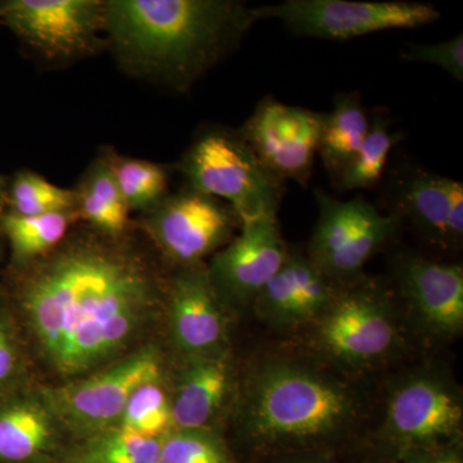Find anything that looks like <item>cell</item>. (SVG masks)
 <instances>
[{
    "mask_svg": "<svg viewBox=\"0 0 463 463\" xmlns=\"http://www.w3.org/2000/svg\"><path fill=\"white\" fill-rule=\"evenodd\" d=\"M257 21L279 20L292 35L325 41H349L388 30L416 29L440 18L432 5L358 0H285L252 7Z\"/></svg>",
    "mask_w": 463,
    "mask_h": 463,
    "instance_id": "8",
    "label": "cell"
},
{
    "mask_svg": "<svg viewBox=\"0 0 463 463\" xmlns=\"http://www.w3.org/2000/svg\"><path fill=\"white\" fill-rule=\"evenodd\" d=\"M236 429L261 461L295 453L335 455L355 437L367 397L355 377L315 356L263 353L239 383Z\"/></svg>",
    "mask_w": 463,
    "mask_h": 463,
    "instance_id": "2",
    "label": "cell"
},
{
    "mask_svg": "<svg viewBox=\"0 0 463 463\" xmlns=\"http://www.w3.org/2000/svg\"><path fill=\"white\" fill-rule=\"evenodd\" d=\"M163 438L139 437L118 428L109 429L87 438L74 458L81 463H160Z\"/></svg>",
    "mask_w": 463,
    "mask_h": 463,
    "instance_id": "25",
    "label": "cell"
},
{
    "mask_svg": "<svg viewBox=\"0 0 463 463\" xmlns=\"http://www.w3.org/2000/svg\"><path fill=\"white\" fill-rule=\"evenodd\" d=\"M316 200L318 219L307 257L336 285L364 276L365 264L389 248L403 225L362 196L341 201L317 190Z\"/></svg>",
    "mask_w": 463,
    "mask_h": 463,
    "instance_id": "7",
    "label": "cell"
},
{
    "mask_svg": "<svg viewBox=\"0 0 463 463\" xmlns=\"http://www.w3.org/2000/svg\"><path fill=\"white\" fill-rule=\"evenodd\" d=\"M462 439V392L447 370L423 365L390 383L373 439L383 463L421 450L459 446Z\"/></svg>",
    "mask_w": 463,
    "mask_h": 463,
    "instance_id": "5",
    "label": "cell"
},
{
    "mask_svg": "<svg viewBox=\"0 0 463 463\" xmlns=\"http://www.w3.org/2000/svg\"><path fill=\"white\" fill-rule=\"evenodd\" d=\"M239 381L231 349L184 361L172 401V430H215Z\"/></svg>",
    "mask_w": 463,
    "mask_h": 463,
    "instance_id": "18",
    "label": "cell"
},
{
    "mask_svg": "<svg viewBox=\"0 0 463 463\" xmlns=\"http://www.w3.org/2000/svg\"><path fill=\"white\" fill-rule=\"evenodd\" d=\"M268 463H341L335 455L327 453H295L269 459Z\"/></svg>",
    "mask_w": 463,
    "mask_h": 463,
    "instance_id": "32",
    "label": "cell"
},
{
    "mask_svg": "<svg viewBox=\"0 0 463 463\" xmlns=\"http://www.w3.org/2000/svg\"><path fill=\"white\" fill-rule=\"evenodd\" d=\"M176 170L185 185L227 203L241 225L277 219L285 194L239 129L209 125L194 137Z\"/></svg>",
    "mask_w": 463,
    "mask_h": 463,
    "instance_id": "6",
    "label": "cell"
},
{
    "mask_svg": "<svg viewBox=\"0 0 463 463\" xmlns=\"http://www.w3.org/2000/svg\"><path fill=\"white\" fill-rule=\"evenodd\" d=\"M105 155L130 213L136 210L145 214L170 194V173L166 166L121 156L111 149L105 151Z\"/></svg>",
    "mask_w": 463,
    "mask_h": 463,
    "instance_id": "24",
    "label": "cell"
},
{
    "mask_svg": "<svg viewBox=\"0 0 463 463\" xmlns=\"http://www.w3.org/2000/svg\"><path fill=\"white\" fill-rule=\"evenodd\" d=\"M75 210L80 221L109 237H123L129 227L130 210L105 152L85 170L76 185Z\"/></svg>",
    "mask_w": 463,
    "mask_h": 463,
    "instance_id": "20",
    "label": "cell"
},
{
    "mask_svg": "<svg viewBox=\"0 0 463 463\" xmlns=\"http://www.w3.org/2000/svg\"><path fill=\"white\" fill-rule=\"evenodd\" d=\"M298 334L304 352L353 377L397 362L410 336L392 283L365 273L336 285L328 306Z\"/></svg>",
    "mask_w": 463,
    "mask_h": 463,
    "instance_id": "4",
    "label": "cell"
},
{
    "mask_svg": "<svg viewBox=\"0 0 463 463\" xmlns=\"http://www.w3.org/2000/svg\"><path fill=\"white\" fill-rule=\"evenodd\" d=\"M370 120L358 91L336 94L334 109L323 118L318 147V156L332 185L361 148Z\"/></svg>",
    "mask_w": 463,
    "mask_h": 463,
    "instance_id": "21",
    "label": "cell"
},
{
    "mask_svg": "<svg viewBox=\"0 0 463 463\" xmlns=\"http://www.w3.org/2000/svg\"><path fill=\"white\" fill-rule=\"evenodd\" d=\"M142 224L175 268L203 263L241 230L239 215L231 205L187 185L145 213Z\"/></svg>",
    "mask_w": 463,
    "mask_h": 463,
    "instance_id": "12",
    "label": "cell"
},
{
    "mask_svg": "<svg viewBox=\"0 0 463 463\" xmlns=\"http://www.w3.org/2000/svg\"><path fill=\"white\" fill-rule=\"evenodd\" d=\"M5 181L3 176H0V203H2L3 199H5Z\"/></svg>",
    "mask_w": 463,
    "mask_h": 463,
    "instance_id": "33",
    "label": "cell"
},
{
    "mask_svg": "<svg viewBox=\"0 0 463 463\" xmlns=\"http://www.w3.org/2000/svg\"><path fill=\"white\" fill-rule=\"evenodd\" d=\"M239 0H106L108 48L128 74L184 93L257 24Z\"/></svg>",
    "mask_w": 463,
    "mask_h": 463,
    "instance_id": "3",
    "label": "cell"
},
{
    "mask_svg": "<svg viewBox=\"0 0 463 463\" xmlns=\"http://www.w3.org/2000/svg\"><path fill=\"white\" fill-rule=\"evenodd\" d=\"M388 463H463L462 444L411 453Z\"/></svg>",
    "mask_w": 463,
    "mask_h": 463,
    "instance_id": "30",
    "label": "cell"
},
{
    "mask_svg": "<svg viewBox=\"0 0 463 463\" xmlns=\"http://www.w3.org/2000/svg\"><path fill=\"white\" fill-rule=\"evenodd\" d=\"M370 118V129L361 148L335 182L334 188L340 194L377 187L385 176L392 148L403 138V134L392 130L385 111H374Z\"/></svg>",
    "mask_w": 463,
    "mask_h": 463,
    "instance_id": "22",
    "label": "cell"
},
{
    "mask_svg": "<svg viewBox=\"0 0 463 463\" xmlns=\"http://www.w3.org/2000/svg\"><path fill=\"white\" fill-rule=\"evenodd\" d=\"M91 233L63 241L36 261L23 306L54 370L79 376L120 354L154 309L161 281L123 237Z\"/></svg>",
    "mask_w": 463,
    "mask_h": 463,
    "instance_id": "1",
    "label": "cell"
},
{
    "mask_svg": "<svg viewBox=\"0 0 463 463\" xmlns=\"http://www.w3.org/2000/svg\"><path fill=\"white\" fill-rule=\"evenodd\" d=\"M325 114L264 97L240 132L270 173L307 187L318 156Z\"/></svg>",
    "mask_w": 463,
    "mask_h": 463,
    "instance_id": "13",
    "label": "cell"
},
{
    "mask_svg": "<svg viewBox=\"0 0 463 463\" xmlns=\"http://www.w3.org/2000/svg\"><path fill=\"white\" fill-rule=\"evenodd\" d=\"M2 18L47 62H75L108 48L106 0H11Z\"/></svg>",
    "mask_w": 463,
    "mask_h": 463,
    "instance_id": "11",
    "label": "cell"
},
{
    "mask_svg": "<svg viewBox=\"0 0 463 463\" xmlns=\"http://www.w3.org/2000/svg\"><path fill=\"white\" fill-rule=\"evenodd\" d=\"M79 221L76 210L33 216L9 213L2 224L14 258L27 264L41 260L56 250L65 241L71 225Z\"/></svg>",
    "mask_w": 463,
    "mask_h": 463,
    "instance_id": "23",
    "label": "cell"
},
{
    "mask_svg": "<svg viewBox=\"0 0 463 463\" xmlns=\"http://www.w3.org/2000/svg\"><path fill=\"white\" fill-rule=\"evenodd\" d=\"M240 231L206 264L210 282L224 309L252 307L288 254L277 219L250 222L241 225Z\"/></svg>",
    "mask_w": 463,
    "mask_h": 463,
    "instance_id": "15",
    "label": "cell"
},
{
    "mask_svg": "<svg viewBox=\"0 0 463 463\" xmlns=\"http://www.w3.org/2000/svg\"><path fill=\"white\" fill-rule=\"evenodd\" d=\"M160 463H236L215 430H172L164 435Z\"/></svg>",
    "mask_w": 463,
    "mask_h": 463,
    "instance_id": "28",
    "label": "cell"
},
{
    "mask_svg": "<svg viewBox=\"0 0 463 463\" xmlns=\"http://www.w3.org/2000/svg\"><path fill=\"white\" fill-rule=\"evenodd\" d=\"M335 283L304 252L288 248L281 269L259 292L252 309L274 331L300 332L321 315Z\"/></svg>",
    "mask_w": 463,
    "mask_h": 463,
    "instance_id": "17",
    "label": "cell"
},
{
    "mask_svg": "<svg viewBox=\"0 0 463 463\" xmlns=\"http://www.w3.org/2000/svg\"><path fill=\"white\" fill-rule=\"evenodd\" d=\"M116 428L145 438L172 431V401L160 381L143 383L133 392Z\"/></svg>",
    "mask_w": 463,
    "mask_h": 463,
    "instance_id": "26",
    "label": "cell"
},
{
    "mask_svg": "<svg viewBox=\"0 0 463 463\" xmlns=\"http://www.w3.org/2000/svg\"><path fill=\"white\" fill-rule=\"evenodd\" d=\"M402 58L408 62L430 63L443 69L457 81H463V35L437 44L405 45Z\"/></svg>",
    "mask_w": 463,
    "mask_h": 463,
    "instance_id": "29",
    "label": "cell"
},
{
    "mask_svg": "<svg viewBox=\"0 0 463 463\" xmlns=\"http://www.w3.org/2000/svg\"><path fill=\"white\" fill-rule=\"evenodd\" d=\"M157 350L143 349L87 379L44 389L43 401L63 429L90 438L116 428L129 398L143 383L161 381Z\"/></svg>",
    "mask_w": 463,
    "mask_h": 463,
    "instance_id": "10",
    "label": "cell"
},
{
    "mask_svg": "<svg viewBox=\"0 0 463 463\" xmlns=\"http://www.w3.org/2000/svg\"><path fill=\"white\" fill-rule=\"evenodd\" d=\"M41 399H24L0 410V461L45 463L60 447L61 431Z\"/></svg>",
    "mask_w": 463,
    "mask_h": 463,
    "instance_id": "19",
    "label": "cell"
},
{
    "mask_svg": "<svg viewBox=\"0 0 463 463\" xmlns=\"http://www.w3.org/2000/svg\"><path fill=\"white\" fill-rule=\"evenodd\" d=\"M16 368V346L7 327L0 322V385L14 376Z\"/></svg>",
    "mask_w": 463,
    "mask_h": 463,
    "instance_id": "31",
    "label": "cell"
},
{
    "mask_svg": "<svg viewBox=\"0 0 463 463\" xmlns=\"http://www.w3.org/2000/svg\"><path fill=\"white\" fill-rule=\"evenodd\" d=\"M392 283L410 335L448 343L463 330V268L411 250L392 254Z\"/></svg>",
    "mask_w": 463,
    "mask_h": 463,
    "instance_id": "9",
    "label": "cell"
},
{
    "mask_svg": "<svg viewBox=\"0 0 463 463\" xmlns=\"http://www.w3.org/2000/svg\"><path fill=\"white\" fill-rule=\"evenodd\" d=\"M54 463H81V462L76 461L75 458H71V459H67V461L54 462Z\"/></svg>",
    "mask_w": 463,
    "mask_h": 463,
    "instance_id": "34",
    "label": "cell"
},
{
    "mask_svg": "<svg viewBox=\"0 0 463 463\" xmlns=\"http://www.w3.org/2000/svg\"><path fill=\"white\" fill-rule=\"evenodd\" d=\"M3 7H5V3H0V18H2L3 14Z\"/></svg>",
    "mask_w": 463,
    "mask_h": 463,
    "instance_id": "35",
    "label": "cell"
},
{
    "mask_svg": "<svg viewBox=\"0 0 463 463\" xmlns=\"http://www.w3.org/2000/svg\"><path fill=\"white\" fill-rule=\"evenodd\" d=\"M12 214L33 216L75 210V194L39 175L23 170L17 173L9 190Z\"/></svg>",
    "mask_w": 463,
    "mask_h": 463,
    "instance_id": "27",
    "label": "cell"
},
{
    "mask_svg": "<svg viewBox=\"0 0 463 463\" xmlns=\"http://www.w3.org/2000/svg\"><path fill=\"white\" fill-rule=\"evenodd\" d=\"M388 190L389 213L410 224L429 246L440 252L462 248V182L407 164L390 174Z\"/></svg>",
    "mask_w": 463,
    "mask_h": 463,
    "instance_id": "14",
    "label": "cell"
},
{
    "mask_svg": "<svg viewBox=\"0 0 463 463\" xmlns=\"http://www.w3.org/2000/svg\"><path fill=\"white\" fill-rule=\"evenodd\" d=\"M166 295L170 336L184 361L230 349L225 309L205 263L175 268Z\"/></svg>",
    "mask_w": 463,
    "mask_h": 463,
    "instance_id": "16",
    "label": "cell"
}]
</instances>
